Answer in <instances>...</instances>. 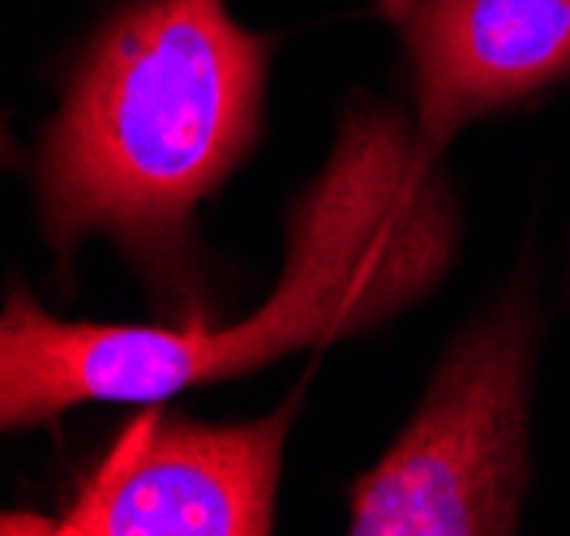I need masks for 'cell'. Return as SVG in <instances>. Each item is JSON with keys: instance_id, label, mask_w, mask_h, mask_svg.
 <instances>
[{"instance_id": "obj_5", "label": "cell", "mask_w": 570, "mask_h": 536, "mask_svg": "<svg viewBox=\"0 0 570 536\" xmlns=\"http://www.w3.org/2000/svg\"><path fill=\"white\" fill-rule=\"evenodd\" d=\"M412 129L429 155L493 113L570 82V0H412Z\"/></svg>"}, {"instance_id": "obj_1", "label": "cell", "mask_w": 570, "mask_h": 536, "mask_svg": "<svg viewBox=\"0 0 570 536\" xmlns=\"http://www.w3.org/2000/svg\"><path fill=\"white\" fill-rule=\"evenodd\" d=\"M459 250L442 155L386 104H352L331 159L287 215L275 292L232 327L65 322L22 283L0 305V438L86 403H164L292 352L365 335L425 301Z\"/></svg>"}, {"instance_id": "obj_6", "label": "cell", "mask_w": 570, "mask_h": 536, "mask_svg": "<svg viewBox=\"0 0 570 536\" xmlns=\"http://www.w3.org/2000/svg\"><path fill=\"white\" fill-rule=\"evenodd\" d=\"M0 164H4V168H9V164H18V142H13V134H9L4 113H0Z\"/></svg>"}, {"instance_id": "obj_7", "label": "cell", "mask_w": 570, "mask_h": 536, "mask_svg": "<svg viewBox=\"0 0 570 536\" xmlns=\"http://www.w3.org/2000/svg\"><path fill=\"white\" fill-rule=\"evenodd\" d=\"M373 9H377V13L386 18V22H395V27H400L403 13L412 9V0H373Z\"/></svg>"}, {"instance_id": "obj_4", "label": "cell", "mask_w": 570, "mask_h": 536, "mask_svg": "<svg viewBox=\"0 0 570 536\" xmlns=\"http://www.w3.org/2000/svg\"><path fill=\"white\" fill-rule=\"evenodd\" d=\"M305 387L257 421L150 412L57 515L0 510V536H266Z\"/></svg>"}, {"instance_id": "obj_3", "label": "cell", "mask_w": 570, "mask_h": 536, "mask_svg": "<svg viewBox=\"0 0 570 536\" xmlns=\"http://www.w3.org/2000/svg\"><path fill=\"white\" fill-rule=\"evenodd\" d=\"M537 343V296L528 280H514L451 339L412 421L352 485L347 533H519L532 480Z\"/></svg>"}, {"instance_id": "obj_2", "label": "cell", "mask_w": 570, "mask_h": 536, "mask_svg": "<svg viewBox=\"0 0 570 536\" xmlns=\"http://www.w3.org/2000/svg\"><path fill=\"white\" fill-rule=\"evenodd\" d=\"M275 39L228 0H125L73 57L35 150V211L57 262L104 236L168 322L219 327L202 206L262 142Z\"/></svg>"}]
</instances>
